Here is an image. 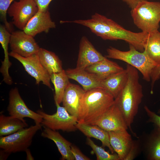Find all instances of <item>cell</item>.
Segmentation results:
<instances>
[{
  "label": "cell",
  "instance_id": "cell-1",
  "mask_svg": "<svg viewBox=\"0 0 160 160\" xmlns=\"http://www.w3.org/2000/svg\"><path fill=\"white\" fill-rule=\"evenodd\" d=\"M65 22L75 23L87 27L103 40H124L138 50L144 51L148 33L142 31L136 33L127 30L113 20L99 13H95L88 19Z\"/></svg>",
  "mask_w": 160,
  "mask_h": 160
},
{
  "label": "cell",
  "instance_id": "cell-2",
  "mask_svg": "<svg viewBox=\"0 0 160 160\" xmlns=\"http://www.w3.org/2000/svg\"><path fill=\"white\" fill-rule=\"evenodd\" d=\"M127 78L124 86L114 99V103L119 108L128 128L137 137L131 127L137 114L143 97V87L139 81L138 70L127 64Z\"/></svg>",
  "mask_w": 160,
  "mask_h": 160
},
{
  "label": "cell",
  "instance_id": "cell-3",
  "mask_svg": "<svg viewBox=\"0 0 160 160\" xmlns=\"http://www.w3.org/2000/svg\"><path fill=\"white\" fill-rule=\"evenodd\" d=\"M114 103V98L103 88L85 91L81 99L77 122L92 124Z\"/></svg>",
  "mask_w": 160,
  "mask_h": 160
},
{
  "label": "cell",
  "instance_id": "cell-4",
  "mask_svg": "<svg viewBox=\"0 0 160 160\" xmlns=\"http://www.w3.org/2000/svg\"><path fill=\"white\" fill-rule=\"evenodd\" d=\"M107 52L106 57L121 60L133 67L140 72L143 79L148 82L151 80L153 70L157 66L145 51H140L131 44L127 51L111 47L107 49Z\"/></svg>",
  "mask_w": 160,
  "mask_h": 160
},
{
  "label": "cell",
  "instance_id": "cell-5",
  "mask_svg": "<svg viewBox=\"0 0 160 160\" xmlns=\"http://www.w3.org/2000/svg\"><path fill=\"white\" fill-rule=\"evenodd\" d=\"M131 14L134 24L142 32L150 33L158 31L160 2L142 1L131 9Z\"/></svg>",
  "mask_w": 160,
  "mask_h": 160
},
{
  "label": "cell",
  "instance_id": "cell-6",
  "mask_svg": "<svg viewBox=\"0 0 160 160\" xmlns=\"http://www.w3.org/2000/svg\"><path fill=\"white\" fill-rule=\"evenodd\" d=\"M42 126L41 124H35L12 134L0 137V148L10 153L25 151L31 145L33 137Z\"/></svg>",
  "mask_w": 160,
  "mask_h": 160
},
{
  "label": "cell",
  "instance_id": "cell-7",
  "mask_svg": "<svg viewBox=\"0 0 160 160\" xmlns=\"http://www.w3.org/2000/svg\"><path fill=\"white\" fill-rule=\"evenodd\" d=\"M55 104L57 111L53 114H48L40 110L36 111L42 117L41 123L42 126L54 130L70 132L76 130L77 118L70 114L64 107L60 106L57 103Z\"/></svg>",
  "mask_w": 160,
  "mask_h": 160
},
{
  "label": "cell",
  "instance_id": "cell-8",
  "mask_svg": "<svg viewBox=\"0 0 160 160\" xmlns=\"http://www.w3.org/2000/svg\"><path fill=\"white\" fill-rule=\"evenodd\" d=\"M38 11V8L34 0H19L12 4L7 13L12 18L13 24L23 31L29 21Z\"/></svg>",
  "mask_w": 160,
  "mask_h": 160
},
{
  "label": "cell",
  "instance_id": "cell-9",
  "mask_svg": "<svg viewBox=\"0 0 160 160\" xmlns=\"http://www.w3.org/2000/svg\"><path fill=\"white\" fill-rule=\"evenodd\" d=\"M37 53L28 57H23L11 51L9 55L21 63L25 71L35 79L36 84H39L41 81L52 89L50 75L41 64Z\"/></svg>",
  "mask_w": 160,
  "mask_h": 160
},
{
  "label": "cell",
  "instance_id": "cell-10",
  "mask_svg": "<svg viewBox=\"0 0 160 160\" xmlns=\"http://www.w3.org/2000/svg\"><path fill=\"white\" fill-rule=\"evenodd\" d=\"M7 110L10 116L25 120L28 117L33 120L35 124H41L42 117L37 113L29 108L21 97L16 87L12 89L9 93Z\"/></svg>",
  "mask_w": 160,
  "mask_h": 160
},
{
  "label": "cell",
  "instance_id": "cell-11",
  "mask_svg": "<svg viewBox=\"0 0 160 160\" xmlns=\"http://www.w3.org/2000/svg\"><path fill=\"white\" fill-rule=\"evenodd\" d=\"M9 44L12 52L23 57L37 53L40 48L34 37L22 30L11 33Z\"/></svg>",
  "mask_w": 160,
  "mask_h": 160
},
{
  "label": "cell",
  "instance_id": "cell-12",
  "mask_svg": "<svg viewBox=\"0 0 160 160\" xmlns=\"http://www.w3.org/2000/svg\"><path fill=\"white\" fill-rule=\"evenodd\" d=\"M92 124L108 132L128 129L122 113L114 103Z\"/></svg>",
  "mask_w": 160,
  "mask_h": 160
},
{
  "label": "cell",
  "instance_id": "cell-13",
  "mask_svg": "<svg viewBox=\"0 0 160 160\" xmlns=\"http://www.w3.org/2000/svg\"><path fill=\"white\" fill-rule=\"evenodd\" d=\"M106 57L97 50L86 37L83 36L80 41L76 68L85 69Z\"/></svg>",
  "mask_w": 160,
  "mask_h": 160
},
{
  "label": "cell",
  "instance_id": "cell-14",
  "mask_svg": "<svg viewBox=\"0 0 160 160\" xmlns=\"http://www.w3.org/2000/svg\"><path fill=\"white\" fill-rule=\"evenodd\" d=\"M55 23L51 17L49 10L43 12H38L29 21L23 31L34 37L42 32L48 33L50 29L56 28Z\"/></svg>",
  "mask_w": 160,
  "mask_h": 160
},
{
  "label": "cell",
  "instance_id": "cell-15",
  "mask_svg": "<svg viewBox=\"0 0 160 160\" xmlns=\"http://www.w3.org/2000/svg\"><path fill=\"white\" fill-rule=\"evenodd\" d=\"M85 91L79 85L70 82L62 100L63 106L71 115L77 118L81 99Z\"/></svg>",
  "mask_w": 160,
  "mask_h": 160
},
{
  "label": "cell",
  "instance_id": "cell-16",
  "mask_svg": "<svg viewBox=\"0 0 160 160\" xmlns=\"http://www.w3.org/2000/svg\"><path fill=\"white\" fill-rule=\"evenodd\" d=\"M110 144L120 160H124L131 146L133 140L127 130L108 132Z\"/></svg>",
  "mask_w": 160,
  "mask_h": 160
},
{
  "label": "cell",
  "instance_id": "cell-17",
  "mask_svg": "<svg viewBox=\"0 0 160 160\" xmlns=\"http://www.w3.org/2000/svg\"><path fill=\"white\" fill-rule=\"evenodd\" d=\"M65 71L69 79L77 82L85 91L95 88H103L102 81L85 69L76 68H69Z\"/></svg>",
  "mask_w": 160,
  "mask_h": 160
},
{
  "label": "cell",
  "instance_id": "cell-18",
  "mask_svg": "<svg viewBox=\"0 0 160 160\" xmlns=\"http://www.w3.org/2000/svg\"><path fill=\"white\" fill-rule=\"evenodd\" d=\"M142 142V151L147 160H160V128L155 126Z\"/></svg>",
  "mask_w": 160,
  "mask_h": 160
},
{
  "label": "cell",
  "instance_id": "cell-19",
  "mask_svg": "<svg viewBox=\"0 0 160 160\" xmlns=\"http://www.w3.org/2000/svg\"><path fill=\"white\" fill-rule=\"evenodd\" d=\"M41 136L52 140L56 145L62 156L61 159L74 160L71 151V143L65 139L58 132L43 127Z\"/></svg>",
  "mask_w": 160,
  "mask_h": 160
},
{
  "label": "cell",
  "instance_id": "cell-20",
  "mask_svg": "<svg viewBox=\"0 0 160 160\" xmlns=\"http://www.w3.org/2000/svg\"><path fill=\"white\" fill-rule=\"evenodd\" d=\"M85 69L94 74L102 81L124 69L116 63L106 57L104 60L88 66Z\"/></svg>",
  "mask_w": 160,
  "mask_h": 160
},
{
  "label": "cell",
  "instance_id": "cell-21",
  "mask_svg": "<svg viewBox=\"0 0 160 160\" xmlns=\"http://www.w3.org/2000/svg\"><path fill=\"white\" fill-rule=\"evenodd\" d=\"M76 127L87 137L99 140L102 142L103 147H107L111 153H115L110 143L108 132L96 125L77 123Z\"/></svg>",
  "mask_w": 160,
  "mask_h": 160
},
{
  "label": "cell",
  "instance_id": "cell-22",
  "mask_svg": "<svg viewBox=\"0 0 160 160\" xmlns=\"http://www.w3.org/2000/svg\"><path fill=\"white\" fill-rule=\"evenodd\" d=\"M127 78V71L126 69H124L102 80V87L110 93L115 99L124 86Z\"/></svg>",
  "mask_w": 160,
  "mask_h": 160
},
{
  "label": "cell",
  "instance_id": "cell-23",
  "mask_svg": "<svg viewBox=\"0 0 160 160\" xmlns=\"http://www.w3.org/2000/svg\"><path fill=\"white\" fill-rule=\"evenodd\" d=\"M37 54L41 64L50 76L63 70L61 60L54 52L40 48Z\"/></svg>",
  "mask_w": 160,
  "mask_h": 160
},
{
  "label": "cell",
  "instance_id": "cell-24",
  "mask_svg": "<svg viewBox=\"0 0 160 160\" xmlns=\"http://www.w3.org/2000/svg\"><path fill=\"white\" fill-rule=\"evenodd\" d=\"M25 120L1 114L0 115V136L13 134L28 127Z\"/></svg>",
  "mask_w": 160,
  "mask_h": 160
},
{
  "label": "cell",
  "instance_id": "cell-25",
  "mask_svg": "<svg viewBox=\"0 0 160 160\" xmlns=\"http://www.w3.org/2000/svg\"><path fill=\"white\" fill-rule=\"evenodd\" d=\"M150 57L160 66V32L158 31L148 33L144 47Z\"/></svg>",
  "mask_w": 160,
  "mask_h": 160
},
{
  "label": "cell",
  "instance_id": "cell-26",
  "mask_svg": "<svg viewBox=\"0 0 160 160\" xmlns=\"http://www.w3.org/2000/svg\"><path fill=\"white\" fill-rule=\"evenodd\" d=\"M51 81L54 85L55 103L60 104L62 102L65 90L70 83L65 71L52 74L50 76Z\"/></svg>",
  "mask_w": 160,
  "mask_h": 160
},
{
  "label": "cell",
  "instance_id": "cell-27",
  "mask_svg": "<svg viewBox=\"0 0 160 160\" xmlns=\"http://www.w3.org/2000/svg\"><path fill=\"white\" fill-rule=\"evenodd\" d=\"M11 33L6 28L4 25H0V43L4 50V57L0 71L3 74H9V70L12 65V63L9 59V53L8 51V46L9 44Z\"/></svg>",
  "mask_w": 160,
  "mask_h": 160
},
{
  "label": "cell",
  "instance_id": "cell-28",
  "mask_svg": "<svg viewBox=\"0 0 160 160\" xmlns=\"http://www.w3.org/2000/svg\"><path fill=\"white\" fill-rule=\"evenodd\" d=\"M87 143L92 148L97 160H120L116 153H110L106 151L103 148L95 144L90 137H87Z\"/></svg>",
  "mask_w": 160,
  "mask_h": 160
},
{
  "label": "cell",
  "instance_id": "cell-29",
  "mask_svg": "<svg viewBox=\"0 0 160 160\" xmlns=\"http://www.w3.org/2000/svg\"><path fill=\"white\" fill-rule=\"evenodd\" d=\"M14 0H0V18L4 23V25L6 28L10 33L12 32V28L7 21V14L8 8Z\"/></svg>",
  "mask_w": 160,
  "mask_h": 160
},
{
  "label": "cell",
  "instance_id": "cell-30",
  "mask_svg": "<svg viewBox=\"0 0 160 160\" xmlns=\"http://www.w3.org/2000/svg\"><path fill=\"white\" fill-rule=\"evenodd\" d=\"M142 151V141L139 139L133 140L130 149L124 160H133Z\"/></svg>",
  "mask_w": 160,
  "mask_h": 160
},
{
  "label": "cell",
  "instance_id": "cell-31",
  "mask_svg": "<svg viewBox=\"0 0 160 160\" xmlns=\"http://www.w3.org/2000/svg\"><path fill=\"white\" fill-rule=\"evenodd\" d=\"M144 109L148 117L147 122L160 128V116L151 111L146 105L144 106Z\"/></svg>",
  "mask_w": 160,
  "mask_h": 160
},
{
  "label": "cell",
  "instance_id": "cell-32",
  "mask_svg": "<svg viewBox=\"0 0 160 160\" xmlns=\"http://www.w3.org/2000/svg\"><path fill=\"white\" fill-rule=\"evenodd\" d=\"M71 152L76 160H89V158L84 154L76 146L71 145Z\"/></svg>",
  "mask_w": 160,
  "mask_h": 160
},
{
  "label": "cell",
  "instance_id": "cell-33",
  "mask_svg": "<svg viewBox=\"0 0 160 160\" xmlns=\"http://www.w3.org/2000/svg\"><path fill=\"white\" fill-rule=\"evenodd\" d=\"M52 0H34L38 8V12H43L49 10L48 7Z\"/></svg>",
  "mask_w": 160,
  "mask_h": 160
},
{
  "label": "cell",
  "instance_id": "cell-34",
  "mask_svg": "<svg viewBox=\"0 0 160 160\" xmlns=\"http://www.w3.org/2000/svg\"><path fill=\"white\" fill-rule=\"evenodd\" d=\"M160 78V66L155 68L151 75V87H153L155 82Z\"/></svg>",
  "mask_w": 160,
  "mask_h": 160
},
{
  "label": "cell",
  "instance_id": "cell-35",
  "mask_svg": "<svg viewBox=\"0 0 160 160\" xmlns=\"http://www.w3.org/2000/svg\"><path fill=\"white\" fill-rule=\"evenodd\" d=\"M132 9L134 8L140 2L145 0H122Z\"/></svg>",
  "mask_w": 160,
  "mask_h": 160
},
{
  "label": "cell",
  "instance_id": "cell-36",
  "mask_svg": "<svg viewBox=\"0 0 160 160\" xmlns=\"http://www.w3.org/2000/svg\"><path fill=\"white\" fill-rule=\"evenodd\" d=\"M11 153L1 149L0 151V159L6 160Z\"/></svg>",
  "mask_w": 160,
  "mask_h": 160
},
{
  "label": "cell",
  "instance_id": "cell-37",
  "mask_svg": "<svg viewBox=\"0 0 160 160\" xmlns=\"http://www.w3.org/2000/svg\"><path fill=\"white\" fill-rule=\"evenodd\" d=\"M26 154V160H34V158L32 156L30 150L27 149L25 151Z\"/></svg>",
  "mask_w": 160,
  "mask_h": 160
},
{
  "label": "cell",
  "instance_id": "cell-38",
  "mask_svg": "<svg viewBox=\"0 0 160 160\" xmlns=\"http://www.w3.org/2000/svg\"><path fill=\"white\" fill-rule=\"evenodd\" d=\"M157 114L160 116V108L159 109L158 111Z\"/></svg>",
  "mask_w": 160,
  "mask_h": 160
}]
</instances>
